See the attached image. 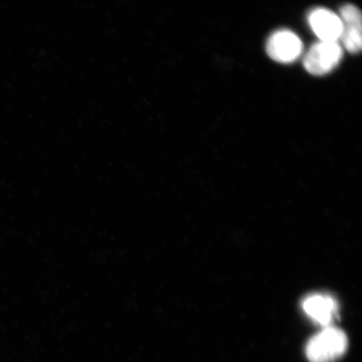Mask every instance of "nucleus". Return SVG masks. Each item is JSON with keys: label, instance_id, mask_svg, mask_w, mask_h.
I'll use <instances>...</instances> for the list:
<instances>
[{"label": "nucleus", "instance_id": "1", "mask_svg": "<svg viewBox=\"0 0 362 362\" xmlns=\"http://www.w3.org/2000/svg\"><path fill=\"white\" fill-rule=\"evenodd\" d=\"M348 348L346 334L336 327H325L310 339L306 356L310 362H334L345 354Z\"/></svg>", "mask_w": 362, "mask_h": 362}, {"label": "nucleus", "instance_id": "2", "mask_svg": "<svg viewBox=\"0 0 362 362\" xmlns=\"http://www.w3.org/2000/svg\"><path fill=\"white\" fill-rule=\"evenodd\" d=\"M343 49L337 42H320L310 49L304 59V66L309 74L323 76L334 69L341 62Z\"/></svg>", "mask_w": 362, "mask_h": 362}, {"label": "nucleus", "instance_id": "3", "mask_svg": "<svg viewBox=\"0 0 362 362\" xmlns=\"http://www.w3.org/2000/svg\"><path fill=\"white\" fill-rule=\"evenodd\" d=\"M301 40L291 30H281L272 35L267 43V52L271 59L280 63H291L300 57Z\"/></svg>", "mask_w": 362, "mask_h": 362}, {"label": "nucleus", "instance_id": "4", "mask_svg": "<svg viewBox=\"0 0 362 362\" xmlns=\"http://www.w3.org/2000/svg\"><path fill=\"white\" fill-rule=\"evenodd\" d=\"M339 18L342 23L341 38L346 51L356 54L362 47L361 13L354 4H347L339 11Z\"/></svg>", "mask_w": 362, "mask_h": 362}, {"label": "nucleus", "instance_id": "5", "mask_svg": "<svg viewBox=\"0 0 362 362\" xmlns=\"http://www.w3.org/2000/svg\"><path fill=\"white\" fill-rule=\"evenodd\" d=\"M309 24L321 42H337L341 38V18L327 8H318L311 11Z\"/></svg>", "mask_w": 362, "mask_h": 362}, {"label": "nucleus", "instance_id": "6", "mask_svg": "<svg viewBox=\"0 0 362 362\" xmlns=\"http://www.w3.org/2000/svg\"><path fill=\"white\" fill-rule=\"evenodd\" d=\"M308 316L321 327H332V323L338 315V305L334 298L325 294H313L308 296L303 302Z\"/></svg>", "mask_w": 362, "mask_h": 362}]
</instances>
